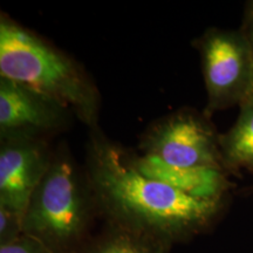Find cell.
Masks as SVG:
<instances>
[{"instance_id": "6da1fadb", "label": "cell", "mask_w": 253, "mask_h": 253, "mask_svg": "<svg viewBox=\"0 0 253 253\" xmlns=\"http://www.w3.org/2000/svg\"><path fill=\"white\" fill-rule=\"evenodd\" d=\"M86 172L108 221L150 233L170 244L203 232L220 213L224 201L194 198L142 175L130 156L100 129L91 130Z\"/></svg>"}, {"instance_id": "7a4b0ae2", "label": "cell", "mask_w": 253, "mask_h": 253, "mask_svg": "<svg viewBox=\"0 0 253 253\" xmlns=\"http://www.w3.org/2000/svg\"><path fill=\"white\" fill-rule=\"evenodd\" d=\"M0 77L62 104L91 130L99 128L100 93L86 71L5 13L0 15Z\"/></svg>"}, {"instance_id": "3957f363", "label": "cell", "mask_w": 253, "mask_h": 253, "mask_svg": "<svg viewBox=\"0 0 253 253\" xmlns=\"http://www.w3.org/2000/svg\"><path fill=\"white\" fill-rule=\"evenodd\" d=\"M99 204L86 170L66 147H59L25 210L23 233L54 253H81L91 239Z\"/></svg>"}, {"instance_id": "277c9868", "label": "cell", "mask_w": 253, "mask_h": 253, "mask_svg": "<svg viewBox=\"0 0 253 253\" xmlns=\"http://www.w3.org/2000/svg\"><path fill=\"white\" fill-rule=\"evenodd\" d=\"M207 89L205 116L240 106L252 78V52L242 30L209 28L197 41Z\"/></svg>"}, {"instance_id": "5b68a950", "label": "cell", "mask_w": 253, "mask_h": 253, "mask_svg": "<svg viewBox=\"0 0 253 253\" xmlns=\"http://www.w3.org/2000/svg\"><path fill=\"white\" fill-rule=\"evenodd\" d=\"M141 148L143 155L170 166L224 169L219 135L207 116L194 110H179L158 121L148 130Z\"/></svg>"}, {"instance_id": "8992f818", "label": "cell", "mask_w": 253, "mask_h": 253, "mask_svg": "<svg viewBox=\"0 0 253 253\" xmlns=\"http://www.w3.org/2000/svg\"><path fill=\"white\" fill-rule=\"evenodd\" d=\"M74 114L32 88L0 77V138H42L69 126Z\"/></svg>"}, {"instance_id": "52a82bcc", "label": "cell", "mask_w": 253, "mask_h": 253, "mask_svg": "<svg viewBox=\"0 0 253 253\" xmlns=\"http://www.w3.org/2000/svg\"><path fill=\"white\" fill-rule=\"evenodd\" d=\"M53 155L54 151L42 138H0V205L24 217Z\"/></svg>"}, {"instance_id": "ba28073f", "label": "cell", "mask_w": 253, "mask_h": 253, "mask_svg": "<svg viewBox=\"0 0 253 253\" xmlns=\"http://www.w3.org/2000/svg\"><path fill=\"white\" fill-rule=\"evenodd\" d=\"M132 166L142 175L166 183L194 198L224 201L230 181L223 168H185L170 166L160 158L142 155L130 157Z\"/></svg>"}, {"instance_id": "9c48e42d", "label": "cell", "mask_w": 253, "mask_h": 253, "mask_svg": "<svg viewBox=\"0 0 253 253\" xmlns=\"http://www.w3.org/2000/svg\"><path fill=\"white\" fill-rule=\"evenodd\" d=\"M171 244L150 233L108 221L81 253H170Z\"/></svg>"}, {"instance_id": "30bf717a", "label": "cell", "mask_w": 253, "mask_h": 253, "mask_svg": "<svg viewBox=\"0 0 253 253\" xmlns=\"http://www.w3.org/2000/svg\"><path fill=\"white\" fill-rule=\"evenodd\" d=\"M233 126L219 135V149L224 169H248L253 172V102L239 106Z\"/></svg>"}, {"instance_id": "8fae6325", "label": "cell", "mask_w": 253, "mask_h": 253, "mask_svg": "<svg viewBox=\"0 0 253 253\" xmlns=\"http://www.w3.org/2000/svg\"><path fill=\"white\" fill-rule=\"evenodd\" d=\"M23 216L0 205V245L12 242L23 233Z\"/></svg>"}, {"instance_id": "7c38bea8", "label": "cell", "mask_w": 253, "mask_h": 253, "mask_svg": "<svg viewBox=\"0 0 253 253\" xmlns=\"http://www.w3.org/2000/svg\"><path fill=\"white\" fill-rule=\"evenodd\" d=\"M0 253H54L34 237L21 233L18 238L0 245Z\"/></svg>"}, {"instance_id": "4fadbf2b", "label": "cell", "mask_w": 253, "mask_h": 253, "mask_svg": "<svg viewBox=\"0 0 253 253\" xmlns=\"http://www.w3.org/2000/svg\"><path fill=\"white\" fill-rule=\"evenodd\" d=\"M240 30L245 32H251L253 31V1L248 2L245 9V15H244V24Z\"/></svg>"}, {"instance_id": "5bb4252c", "label": "cell", "mask_w": 253, "mask_h": 253, "mask_svg": "<svg viewBox=\"0 0 253 253\" xmlns=\"http://www.w3.org/2000/svg\"><path fill=\"white\" fill-rule=\"evenodd\" d=\"M243 32H244V33L246 34V37H248V39L250 41V45H251V52H252V78H251V84H250V88H249L248 95H246L244 102H243V103H246V102H253V31H251V32L243 31Z\"/></svg>"}]
</instances>
